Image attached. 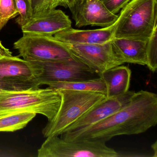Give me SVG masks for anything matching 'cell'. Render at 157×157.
Returning a JSON list of instances; mask_svg holds the SVG:
<instances>
[{"label": "cell", "instance_id": "obj_1", "mask_svg": "<svg viewBox=\"0 0 157 157\" xmlns=\"http://www.w3.org/2000/svg\"><path fill=\"white\" fill-rule=\"evenodd\" d=\"M157 124V94L140 90L134 93L127 105L105 119L81 131L63 133L61 138L106 142L117 136L144 133Z\"/></svg>", "mask_w": 157, "mask_h": 157}, {"label": "cell", "instance_id": "obj_2", "mask_svg": "<svg viewBox=\"0 0 157 157\" xmlns=\"http://www.w3.org/2000/svg\"><path fill=\"white\" fill-rule=\"evenodd\" d=\"M62 95L53 88L18 91L0 90V115L16 112H32L53 120L59 110Z\"/></svg>", "mask_w": 157, "mask_h": 157}, {"label": "cell", "instance_id": "obj_3", "mask_svg": "<svg viewBox=\"0 0 157 157\" xmlns=\"http://www.w3.org/2000/svg\"><path fill=\"white\" fill-rule=\"evenodd\" d=\"M119 13L114 38L147 41L157 26V0H131Z\"/></svg>", "mask_w": 157, "mask_h": 157}, {"label": "cell", "instance_id": "obj_4", "mask_svg": "<svg viewBox=\"0 0 157 157\" xmlns=\"http://www.w3.org/2000/svg\"><path fill=\"white\" fill-rule=\"evenodd\" d=\"M59 90L62 95L61 105L55 118L48 121L42 130L44 137L61 135L91 107L106 98L103 94L96 92Z\"/></svg>", "mask_w": 157, "mask_h": 157}, {"label": "cell", "instance_id": "obj_5", "mask_svg": "<svg viewBox=\"0 0 157 157\" xmlns=\"http://www.w3.org/2000/svg\"><path fill=\"white\" fill-rule=\"evenodd\" d=\"M40 86L53 82H73L100 78L87 65L72 58L57 61H28Z\"/></svg>", "mask_w": 157, "mask_h": 157}, {"label": "cell", "instance_id": "obj_6", "mask_svg": "<svg viewBox=\"0 0 157 157\" xmlns=\"http://www.w3.org/2000/svg\"><path fill=\"white\" fill-rule=\"evenodd\" d=\"M38 157H117L121 155L105 142L94 140H64L47 138L37 151Z\"/></svg>", "mask_w": 157, "mask_h": 157}, {"label": "cell", "instance_id": "obj_7", "mask_svg": "<svg viewBox=\"0 0 157 157\" xmlns=\"http://www.w3.org/2000/svg\"><path fill=\"white\" fill-rule=\"evenodd\" d=\"M19 56L27 61H51L74 58L62 42L53 36L23 35L13 44Z\"/></svg>", "mask_w": 157, "mask_h": 157}, {"label": "cell", "instance_id": "obj_8", "mask_svg": "<svg viewBox=\"0 0 157 157\" xmlns=\"http://www.w3.org/2000/svg\"><path fill=\"white\" fill-rule=\"evenodd\" d=\"M62 43L73 57L81 61L100 75L107 70L124 64L114 51L112 41L105 44H95Z\"/></svg>", "mask_w": 157, "mask_h": 157}, {"label": "cell", "instance_id": "obj_9", "mask_svg": "<svg viewBox=\"0 0 157 157\" xmlns=\"http://www.w3.org/2000/svg\"><path fill=\"white\" fill-rule=\"evenodd\" d=\"M135 93L128 91L119 96L106 97L68 127L63 133L81 131L105 119L127 105Z\"/></svg>", "mask_w": 157, "mask_h": 157}, {"label": "cell", "instance_id": "obj_10", "mask_svg": "<svg viewBox=\"0 0 157 157\" xmlns=\"http://www.w3.org/2000/svg\"><path fill=\"white\" fill-rule=\"evenodd\" d=\"M75 26H96L106 27L116 22L118 14L107 10L101 0H80L71 11Z\"/></svg>", "mask_w": 157, "mask_h": 157}, {"label": "cell", "instance_id": "obj_11", "mask_svg": "<svg viewBox=\"0 0 157 157\" xmlns=\"http://www.w3.org/2000/svg\"><path fill=\"white\" fill-rule=\"evenodd\" d=\"M71 24L67 15L61 10L56 9L32 18L21 27L23 35L53 36L71 28Z\"/></svg>", "mask_w": 157, "mask_h": 157}, {"label": "cell", "instance_id": "obj_12", "mask_svg": "<svg viewBox=\"0 0 157 157\" xmlns=\"http://www.w3.org/2000/svg\"><path fill=\"white\" fill-rule=\"evenodd\" d=\"M115 23L111 26L95 30H77L71 27L53 36L63 43L75 44H103L114 38Z\"/></svg>", "mask_w": 157, "mask_h": 157}, {"label": "cell", "instance_id": "obj_13", "mask_svg": "<svg viewBox=\"0 0 157 157\" xmlns=\"http://www.w3.org/2000/svg\"><path fill=\"white\" fill-rule=\"evenodd\" d=\"M147 41L124 38H113L112 45L116 54L124 63L147 66Z\"/></svg>", "mask_w": 157, "mask_h": 157}, {"label": "cell", "instance_id": "obj_14", "mask_svg": "<svg viewBox=\"0 0 157 157\" xmlns=\"http://www.w3.org/2000/svg\"><path fill=\"white\" fill-rule=\"evenodd\" d=\"M0 78L13 81L36 80L29 62L13 56H0Z\"/></svg>", "mask_w": 157, "mask_h": 157}, {"label": "cell", "instance_id": "obj_15", "mask_svg": "<svg viewBox=\"0 0 157 157\" xmlns=\"http://www.w3.org/2000/svg\"><path fill=\"white\" fill-rule=\"evenodd\" d=\"M131 71L126 66H118L104 71L100 77L106 87V97H116L128 91Z\"/></svg>", "mask_w": 157, "mask_h": 157}, {"label": "cell", "instance_id": "obj_16", "mask_svg": "<svg viewBox=\"0 0 157 157\" xmlns=\"http://www.w3.org/2000/svg\"><path fill=\"white\" fill-rule=\"evenodd\" d=\"M46 85L49 88L58 90L96 92L106 95V85L101 77L94 79L73 82H50Z\"/></svg>", "mask_w": 157, "mask_h": 157}, {"label": "cell", "instance_id": "obj_17", "mask_svg": "<svg viewBox=\"0 0 157 157\" xmlns=\"http://www.w3.org/2000/svg\"><path fill=\"white\" fill-rule=\"evenodd\" d=\"M36 114L32 112L10 113L0 115V132H13L23 128Z\"/></svg>", "mask_w": 157, "mask_h": 157}, {"label": "cell", "instance_id": "obj_18", "mask_svg": "<svg viewBox=\"0 0 157 157\" xmlns=\"http://www.w3.org/2000/svg\"><path fill=\"white\" fill-rule=\"evenodd\" d=\"M33 17L42 15L59 6L69 9L71 11L80 0H30Z\"/></svg>", "mask_w": 157, "mask_h": 157}, {"label": "cell", "instance_id": "obj_19", "mask_svg": "<svg viewBox=\"0 0 157 157\" xmlns=\"http://www.w3.org/2000/svg\"><path fill=\"white\" fill-rule=\"evenodd\" d=\"M18 15L15 0H0V31L10 20Z\"/></svg>", "mask_w": 157, "mask_h": 157}, {"label": "cell", "instance_id": "obj_20", "mask_svg": "<svg viewBox=\"0 0 157 157\" xmlns=\"http://www.w3.org/2000/svg\"><path fill=\"white\" fill-rule=\"evenodd\" d=\"M146 57L147 67L151 71L155 72L157 68V26L147 41Z\"/></svg>", "mask_w": 157, "mask_h": 157}, {"label": "cell", "instance_id": "obj_21", "mask_svg": "<svg viewBox=\"0 0 157 157\" xmlns=\"http://www.w3.org/2000/svg\"><path fill=\"white\" fill-rule=\"evenodd\" d=\"M37 80L18 82L8 80L0 78V90L18 91L37 89L40 86Z\"/></svg>", "mask_w": 157, "mask_h": 157}, {"label": "cell", "instance_id": "obj_22", "mask_svg": "<svg viewBox=\"0 0 157 157\" xmlns=\"http://www.w3.org/2000/svg\"><path fill=\"white\" fill-rule=\"evenodd\" d=\"M19 11V17L16 22L21 27L29 21L33 17L30 0H15Z\"/></svg>", "mask_w": 157, "mask_h": 157}, {"label": "cell", "instance_id": "obj_23", "mask_svg": "<svg viewBox=\"0 0 157 157\" xmlns=\"http://www.w3.org/2000/svg\"><path fill=\"white\" fill-rule=\"evenodd\" d=\"M108 10L117 14L131 0H101Z\"/></svg>", "mask_w": 157, "mask_h": 157}, {"label": "cell", "instance_id": "obj_24", "mask_svg": "<svg viewBox=\"0 0 157 157\" xmlns=\"http://www.w3.org/2000/svg\"><path fill=\"white\" fill-rule=\"evenodd\" d=\"M0 56H13L12 53L9 49L3 46L1 42H0Z\"/></svg>", "mask_w": 157, "mask_h": 157}, {"label": "cell", "instance_id": "obj_25", "mask_svg": "<svg viewBox=\"0 0 157 157\" xmlns=\"http://www.w3.org/2000/svg\"><path fill=\"white\" fill-rule=\"evenodd\" d=\"M151 148H152V151H153L154 155H153V157H157V141H155L154 143L151 145Z\"/></svg>", "mask_w": 157, "mask_h": 157}]
</instances>
